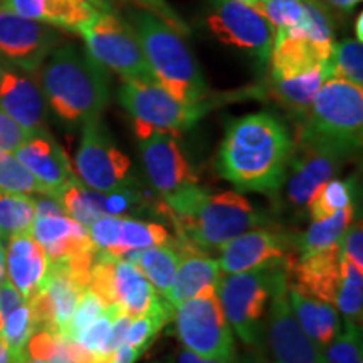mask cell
Returning <instances> with one entry per match:
<instances>
[{"label": "cell", "instance_id": "obj_1", "mask_svg": "<svg viewBox=\"0 0 363 363\" xmlns=\"http://www.w3.org/2000/svg\"><path fill=\"white\" fill-rule=\"evenodd\" d=\"M291 150V135L278 116L251 113L227 126L217 172L239 190L274 194L284 184Z\"/></svg>", "mask_w": 363, "mask_h": 363}, {"label": "cell", "instance_id": "obj_2", "mask_svg": "<svg viewBox=\"0 0 363 363\" xmlns=\"http://www.w3.org/2000/svg\"><path fill=\"white\" fill-rule=\"evenodd\" d=\"M162 207L174 222L182 244L202 252L220 249L239 234L264 224V216L242 194H212L199 184L165 195Z\"/></svg>", "mask_w": 363, "mask_h": 363}, {"label": "cell", "instance_id": "obj_3", "mask_svg": "<svg viewBox=\"0 0 363 363\" xmlns=\"http://www.w3.org/2000/svg\"><path fill=\"white\" fill-rule=\"evenodd\" d=\"M39 69L45 101L67 125L101 116L110 103L106 69L78 45H57Z\"/></svg>", "mask_w": 363, "mask_h": 363}, {"label": "cell", "instance_id": "obj_4", "mask_svg": "<svg viewBox=\"0 0 363 363\" xmlns=\"http://www.w3.org/2000/svg\"><path fill=\"white\" fill-rule=\"evenodd\" d=\"M130 19L153 79L180 101H206V78L182 34L143 9H133Z\"/></svg>", "mask_w": 363, "mask_h": 363}, {"label": "cell", "instance_id": "obj_5", "mask_svg": "<svg viewBox=\"0 0 363 363\" xmlns=\"http://www.w3.org/2000/svg\"><path fill=\"white\" fill-rule=\"evenodd\" d=\"M363 140V88L340 78L326 79L310 110L298 121L294 142H306L352 155Z\"/></svg>", "mask_w": 363, "mask_h": 363}, {"label": "cell", "instance_id": "obj_6", "mask_svg": "<svg viewBox=\"0 0 363 363\" xmlns=\"http://www.w3.org/2000/svg\"><path fill=\"white\" fill-rule=\"evenodd\" d=\"M283 266L256 267L234 274H220L217 283V296L240 342L247 347H259L266 308Z\"/></svg>", "mask_w": 363, "mask_h": 363}, {"label": "cell", "instance_id": "obj_7", "mask_svg": "<svg viewBox=\"0 0 363 363\" xmlns=\"http://www.w3.org/2000/svg\"><path fill=\"white\" fill-rule=\"evenodd\" d=\"M174 320L185 350L214 360L235 362L234 331L222 310L217 286L177 305Z\"/></svg>", "mask_w": 363, "mask_h": 363}, {"label": "cell", "instance_id": "obj_8", "mask_svg": "<svg viewBox=\"0 0 363 363\" xmlns=\"http://www.w3.org/2000/svg\"><path fill=\"white\" fill-rule=\"evenodd\" d=\"M76 34L81 35L86 52L98 65L115 71L123 81H155L135 29L111 7L81 26Z\"/></svg>", "mask_w": 363, "mask_h": 363}, {"label": "cell", "instance_id": "obj_9", "mask_svg": "<svg viewBox=\"0 0 363 363\" xmlns=\"http://www.w3.org/2000/svg\"><path fill=\"white\" fill-rule=\"evenodd\" d=\"M118 99L133 118L136 135L148 130L179 135L192 128L208 110L206 103L189 104L180 101L157 81L126 79L121 84Z\"/></svg>", "mask_w": 363, "mask_h": 363}, {"label": "cell", "instance_id": "obj_10", "mask_svg": "<svg viewBox=\"0 0 363 363\" xmlns=\"http://www.w3.org/2000/svg\"><path fill=\"white\" fill-rule=\"evenodd\" d=\"M74 174L86 187L101 194L118 192L135 185L130 158L113 142L101 116L83 123Z\"/></svg>", "mask_w": 363, "mask_h": 363}, {"label": "cell", "instance_id": "obj_11", "mask_svg": "<svg viewBox=\"0 0 363 363\" xmlns=\"http://www.w3.org/2000/svg\"><path fill=\"white\" fill-rule=\"evenodd\" d=\"M89 289L106 305H118L131 318L145 315L162 298L133 262L98 247L91 264Z\"/></svg>", "mask_w": 363, "mask_h": 363}, {"label": "cell", "instance_id": "obj_12", "mask_svg": "<svg viewBox=\"0 0 363 363\" xmlns=\"http://www.w3.org/2000/svg\"><path fill=\"white\" fill-rule=\"evenodd\" d=\"M207 27L220 43L266 61L274 29L254 6L239 0H214Z\"/></svg>", "mask_w": 363, "mask_h": 363}, {"label": "cell", "instance_id": "obj_13", "mask_svg": "<svg viewBox=\"0 0 363 363\" xmlns=\"http://www.w3.org/2000/svg\"><path fill=\"white\" fill-rule=\"evenodd\" d=\"M267 342L274 363H325L323 350L311 342L291 310L284 271L276 281L269 299Z\"/></svg>", "mask_w": 363, "mask_h": 363}, {"label": "cell", "instance_id": "obj_14", "mask_svg": "<svg viewBox=\"0 0 363 363\" xmlns=\"http://www.w3.org/2000/svg\"><path fill=\"white\" fill-rule=\"evenodd\" d=\"M59 43L61 34L54 27L0 6V57L35 72Z\"/></svg>", "mask_w": 363, "mask_h": 363}, {"label": "cell", "instance_id": "obj_15", "mask_svg": "<svg viewBox=\"0 0 363 363\" xmlns=\"http://www.w3.org/2000/svg\"><path fill=\"white\" fill-rule=\"evenodd\" d=\"M347 155L321 145L294 142L286 172V199L293 208L306 211L308 203L326 182L335 179Z\"/></svg>", "mask_w": 363, "mask_h": 363}, {"label": "cell", "instance_id": "obj_16", "mask_svg": "<svg viewBox=\"0 0 363 363\" xmlns=\"http://www.w3.org/2000/svg\"><path fill=\"white\" fill-rule=\"evenodd\" d=\"M136 136L140 140L145 174L162 197L197 184V175L182 152L175 135L162 130H148Z\"/></svg>", "mask_w": 363, "mask_h": 363}, {"label": "cell", "instance_id": "obj_17", "mask_svg": "<svg viewBox=\"0 0 363 363\" xmlns=\"http://www.w3.org/2000/svg\"><path fill=\"white\" fill-rule=\"evenodd\" d=\"M88 289L65 264H49L48 274L35 294L27 301L33 306L38 330L65 335L79 299Z\"/></svg>", "mask_w": 363, "mask_h": 363}, {"label": "cell", "instance_id": "obj_18", "mask_svg": "<svg viewBox=\"0 0 363 363\" xmlns=\"http://www.w3.org/2000/svg\"><path fill=\"white\" fill-rule=\"evenodd\" d=\"M33 74L0 57V110L34 135L45 131V98Z\"/></svg>", "mask_w": 363, "mask_h": 363}, {"label": "cell", "instance_id": "obj_19", "mask_svg": "<svg viewBox=\"0 0 363 363\" xmlns=\"http://www.w3.org/2000/svg\"><path fill=\"white\" fill-rule=\"evenodd\" d=\"M340 259L342 251L338 242L337 246L325 251L305 256H298L289 251L281 266L289 288L335 305L340 281Z\"/></svg>", "mask_w": 363, "mask_h": 363}, {"label": "cell", "instance_id": "obj_20", "mask_svg": "<svg viewBox=\"0 0 363 363\" xmlns=\"http://www.w3.org/2000/svg\"><path fill=\"white\" fill-rule=\"evenodd\" d=\"M94 247L121 257L136 249L157 246L170 240L167 227L131 216H103L88 225Z\"/></svg>", "mask_w": 363, "mask_h": 363}, {"label": "cell", "instance_id": "obj_21", "mask_svg": "<svg viewBox=\"0 0 363 363\" xmlns=\"http://www.w3.org/2000/svg\"><path fill=\"white\" fill-rule=\"evenodd\" d=\"M289 249L291 246H288V240L283 234L256 227L224 244L220 247L217 264L222 274L283 264Z\"/></svg>", "mask_w": 363, "mask_h": 363}, {"label": "cell", "instance_id": "obj_22", "mask_svg": "<svg viewBox=\"0 0 363 363\" xmlns=\"http://www.w3.org/2000/svg\"><path fill=\"white\" fill-rule=\"evenodd\" d=\"M13 155L19 158L51 197L76 177L65 150L51 135H48V131L30 135Z\"/></svg>", "mask_w": 363, "mask_h": 363}, {"label": "cell", "instance_id": "obj_23", "mask_svg": "<svg viewBox=\"0 0 363 363\" xmlns=\"http://www.w3.org/2000/svg\"><path fill=\"white\" fill-rule=\"evenodd\" d=\"M330 51L315 43L306 30H274L269 52L271 78H293L308 71L323 67Z\"/></svg>", "mask_w": 363, "mask_h": 363}, {"label": "cell", "instance_id": "obj_24", "mask_svg": "<svg viewBox=\"0 0 363 363\" xmlns=\"http://www.w3.org/2000/svg\"><path fill=\"white\" fill-rule=\"evenodd\" d=\"M0 6L27 19L72 33L110 9L106 0H0Z\"/></svg>", "mask_w": 363, "mask_h": 363}, {"label": "cell", "instance_id": "obj_25", "mask_svg": "<svg viewBox=\"0 0 363 363\" xmlns=\"http://www.w3.org/2000/svg\"><path fill=\"white\" fill-rule=\"evenodd\" d=\"M30 234L44 247L49 262L62 264L88 251H93L88 229L66 212L54 216H35Z\"/></svg>", "mask_w": 363, "mask_h": 363}, {"label": "cell", "instance_id": "obj_26", "mask_svg": "<svg viewBox=\"0 0 363 363\" xmlns=\"http://www.w3.org/2000/svg\"><path fill=\"white\" fill-rule=\"evenodd\" d=\"M49 257L30 233L9 238L6 249V271L9 281L22 296L30 299L39 289L49 269Z\"/></svg>", "mask_w": 363, "mask_h": 363}, {"label": "cell", "instance_id": "obj_27", "mask_svg": "<svg viewBox=\"0 0 363 363\" xmlns=\"http://www.w3.org/2000/svg\"><path fill=\"white\" fill-rule=\"evenodd\" d=\"M182 244V242H180ZM182 257L177 267L174 283L163 299L172 308L180 305L185 299L197 296L208 288H216L220 278V269L216 259H211L206 252L199 251L187 244H182Z\"/></svg>", "mask_w": 363, "mask_h": 363}, {"label": "cell", "instance_id": "obj_28", "mask_svg": "<svg viewBox=\"0 0 363 363\" xmlns=\"http://www.w3.org/2000/svg\"><path fill=\"white\" fill-rule=\"evenodd\" d=\"M288 299L299 326L311 338V342L325 352V348L337 337L342 323L340 313L333 303L321 301L288 286Z\"/></svg>", "mask_w": 363, "mask_h": 363}, {"label": "cell", "instance_id": "obj_29", "mask_svg": "<svg viewBox=\"0 0 363 363\" xmlns=\"http://www.w3.org/2000/svg\"><path fill=\"white\" fill-rule=\"evenodd\" d=\"M121 257L133 262L163 298L174 283L182 257V244L170 239L163 244H157V246L130 251Z\"/></svg>", "mask_w": 363, "mask_h": 363}, {"label": "cell", "instance_id": "obj_30", "mask_svg": "<svg viewBox=\"0 0 363 363\" xmlns=\"http://www.w3.org/2000/svg\"><path fill=\"white\" fill-rule=\"evenodd\" d=\"M326 79H330L328 62L323 67L293 78H271L272 96L299 121L310 110L313 99Z\"/></svg>", "mask_w": 363, "mask_h": 363}, {"label": "cell", "instance_id": "obj_31", "mask_svg": "<svg viewBox=\"0 0 363 363\" xmlns=\"http://www.w3.org/2000/svg\"><path fill=\"white\" fill-rule=\"evenodd\" d=\"M353 217H355V206L352 202L325 219L313 220L306 233L299 235L296 242L291 246L294 254L305 256V254L325 251V249L337 246L347 227L353 222Z\"/></svg>", "mask_w": 363, "mask_h": 363}, {"label": "cell", "instance_id": "obj_32", "mask_svg": "<svg viewBox=\"0 0 363 363\" xmlns=\"http://www.w3.org/2000/svg\"><path fill=\"white\" fill-rule=\"evenodd\" d=\"M335 306L343 315V321L362 325L363 311V269L357 267L342 254L340 259V281Z\"/></svg>", "mask_w": 363, "mask_h": 363}, {"label": "cell", "instance_id": "obj_33", "mask_svg": "<svg viewBox=\"0 0 363 363\" xmlns=\"http://www.w3.org/2000/svg\"><path fill=\"white\" fill-rule=\"evenodd\" d=\"M254 7L274 30H308L311 26L310 2L305 0H257Z\"/></svg>", "mask_w": 363, "mask_h": 363}, {"label": "cell", "instance_id": "obj_34", "mask_svg": "<svg viewBox=\"0 0 363 363\" xmlns=\"http://www.w3.org/2000/svg\"><path fill=\"white\" fill-rule=\"evenodd\" d=\"M34 216V199H30V195L9 194L0 190V239L30 233Z\"/></svg>", "mask_w": 363, "mask_h": 363}, {"label": "cell", "instance_id": "obj_35", "mask_svg": "<svg viewBox=\"0 0 363 363\" xmlns=\"http://www.w3.org/2000/svg\"><path fill=\"white\" fill-rule=\"evenodd\" d=\"M174 318V308L167 299L160 298L152 310L145 313V315L135 316L131 320L130 328L126 331L125 343L131 345V347L138 348L140 352H145L153 340L157 338L158 331H160L169 320Z\"/></svg>", "mask_w": 363, "mask_h": 363}, {"label": "cell", "instance_id": "obj_36", "mask_svg": "<svg viewBox=\"0 0 363 363\" xmlns=\"http://www.w3.org/2000/svg\"><path fill=\"white\" fill-rule=\"evenodd\" d=\"M330 78L350 81L363 86V43L358 39H345L335 43L328 59Z\"/></svg>", "mask_w": 363, "mask_h": 363}, {"label": "cell", "instance_id": "obj_37", "mask_svg": "<svg viewBox=\"0 0 363 363\" xmlns=\"http://www.w3.org/2000/svg\"><path fill=\"white\" fill-rule=\"evenodd\" d=\"M35 331H38V321H35L33 306L26 299L6 318L2 328H0V337L6 340L13 355L24 357L27 353V342Z\"/></svg>", "mask_w": 363, "mask_h": 363}, {"label": "cell", "instance_id": "obj_38", "mask_svg": "<svg viewBox=\"0 0 363 363\" xmlns=\"http://www.w3.org/2000/svg\"><path fill=\"white\" fill-rule=\"evenodd\" d=\"M0 190L19 195H48L38 179L12 152H0Z\"/></svg>", "mask_w": 363, "mask_h": 363}, {"label": "cell", "instance_id": "obj_39", "mask_svg": "<svg viewBox=\"0 0 363 363\" xmlns=\"http://www.w3.org/2000/svg\"><path fill=\"white\" fill-rule=\"evenodd\" d=\"M353 202V180L331 179L320 187V190L308 203L306 211L310 212L313 220L325 219L340 208L347 207Z\"/></svg>", "mask_w": 363, "mask_h": 363}, {"label": "cell", "instance_id": "obj_40", "mask_svg": "<svg viewBox=\"0 0 363 363\" xmlns=\"http://www.w3.org/2000/svg\"><path fill=\"white\" fill-rule=\"evenodd\" d=\"M325 363H363L362 326L343 321V328L325 348Z\"/></svg>", "mask_w": 363, "mask_h": 363}, {"label": "cell", "instance_id": "obj_41", "mask_svg": "<svg viewBox=\"0 0 363 363\" xmlns=\"http://www.w3.org/2000/svg\"><path fill=\"white\" fill-rule=\"evenodd\" d=\"M27 355L45 363H74L69 353V342L62 335L38 330L27 342Z\"/></svg>", "mask_w": 363, "mask_h": 363}, {"label": "cell", "instance_id": "obj_42", "mask_svg": "<svg viewBox=\"0 0 363 363\" xmlns=\"http://www.w3.org/2000/svg\"><path fill=\"white\" fill-rule=\"evenodd\" d=\"M120 311L121 308L118 305H108L96 320L91 321L86 328H83L78 335H76L72 342L79 343L81 347L86 348V350L98 355V363H103L104 348H106L108 338H110L111 323Z\"/></svg>", "mask_w": 363, "mask_h": 363}, {"label": "cell", "instance_id": "obj_43", "mask_svg": "<svg viewBox=\"0 0 363 363\" xmlns=\"http://www.w3.org/2000/svg\"><path fill=\"white\" fill-rule=\"evenodd\" d=\"M106 306V301H104L98 293H94L93 289L89 288L86 289L83 296L79 299V305L76 308L74 315L71 318L69 326H67L66 333L62 335V337L67 340H74L76 335H78L83 328H86L91 321L96 320Z\"/></svg>", "mask_w": 363, "mask_h": 363}, {"label": "cell", "instance_id": "obj_44", "mask_svg": "<svg viewBox=\"0 0 363 363\" xmlns=\"http://www.w3.org/2000/svg\"><path fill=\"white\" fill-rule=\"evenodd\" d=\"M123 2H130L136 6V9L152 12L153 16H157L158 19H162L182 35L189 34V26L185 24V21L174 11V7L167 0H123Z\"/></svg>", "mask_w": 363, "mask_h": 363}, {"label": "cell", "instance_id": "obj_45", "mask_svg": "<svg viewBox=\"0 0 363 363\" xmlns=\"http://www.w3.org/2000/svg\"><path fill=\"white\" fill-rule=\"evenodd\" d=\"M340 251L348 261L363 269V229L362 220L352 222L340 239Z\"/></svg>", "mask_w": 363, "mask_h": 363}, {"label": "cell", "instance_id": "obj_46", "mask_svg": "<svg viewBox=\"0 0 363 363\" xmlns=\"http://www.w3.org/2000/svg\"><path fill=\"white\" fill-rule=\"evenodd\" d=\"M26 128L13 121L6 111L0 110V152H16L29 136Z\"/></svg>", "mask_w": 363, "mask_h": 363}, {"label": "cell", "instance_id": "obj_47", "mask_svg": "<svg viewBox=\"0 0 363 363\" xmlns=\"http://www.w3.org/2000/svg\"><path fill=\"white\" fill-rule=\"evenodd\" d=\"M24 301L26 298L22 296L19 289H17L11 281L6 279L0 284V328H2L6 318Z\"/></svg>", "mask_w": 363, "mask_h": 363}, {"label": "cell", "instance_id": "obj_48", "mask_svg": "<svg viewBox=\"0 0 363 363\" xmlns=\"http://www.w3.org/2000/svg\"><path fill=\"white\" fill-rule=\"evenodd\" d=\"M140 357H142V352L138 348L131 347L128 343H121L115 352L110 353L104 363H136Z\"/></svg>", "mask_w": 363, "mask_h": 363}, {"label": "cell", "instance_id": "obj_49", "mask_svg": "<svg viewBox=\"0 0 363 363\" xmlns=\"http://www.w3.org/2000/svg\"><path fill=\"white\" fill-rule=\"evenodd\" d=\"M177 363H227V362L201 357V355H197V353L189 352V350H185V348H184V350L179 353V357H177Z\"/></svg>", "mask_w": 363, "mask_h": 363}, {"label": "cell", "instance_id": "obj_50", "mask_svg": "<svg viewBox=\"0 0 363 363\" xmlns=\"http://www.w3.org/2000/svg\"><path fill=\"white\" fill-rule=\"evenodd\" d=\"M27 353L24 357H16L12 353L9 345L6 343V340L0 337V363H22L26 360Z\"/></svg>", "mask_w": 363, "mask_h": 363}, {"label": "cell", "instance_id": "obj_51", "mask_svg": "<svg viewBox=\"0 0 363 363\" xmlns=\"http://www.w3.org/2000/svg\"><path fill=\"white\" fill-rule=\"evenodd\" d=\"M321 2L330 4V6L338 9V11L348 12V11H352V9H355L358 4L362 2V0H321Z\"/></svg>", "mask_w": 363, "mask_h": 363}, {"label": "cell", "instance_id": "obj_52", "mask_svg": "<svg viewBox=\"0 0 363 363\" xmlns=\"http://www.w3.org/2000/svg\"><path fill=\"white\" fill-rule=\"evenodd\" d=\"M7 271H6V251H4L2 242H0V284L6 281Z\"/></svg>", "mask_w": 363, "mask_h": 363}, {"label": "cell", "instance_id": "obj_53", "mask_svg": "<svg viewBox=\"0 0 363 363\" xmlns=\"http://www.w3.org/2000/svg\"><path fill=\"white\" fill-rule=\"evenodd\" d=\"M355 39L362 40L363 43V13H358L357 21H355Z\"/></svg>", "mask_w": 363, "mask_h": 363}, {"label": "cell", "instance_id": "obj_54", "mask_svg": "<svg viewBox=\"0 0 363 363\" xmlns=\"http://www.w3.org/2000/svg\"><path fill=\"white\" fill-rule=\"evenodd\" d=\"M234 363H267V362L264 360V358H261L257 355H247V357H244L242 360H238V358H235Z\"/></svg>", "mask_w": 363, "mask_h": 363}, {"label": "cell", "instance_id": "obj_55", "mask_svg": "<svg viewBox=\"0 0 363 363\" xmlns=\"http://www.w3.org/2000/svg\"><path fill=\"white\" fill-rule=\"evenodd\" d=\"M22 363H45V362H43V360H38V358H30L29 355L26 357V360L22 362Z\"/></svg>", "mask_w": 363, "mask_h": 363}, {"label": "cell", "instance_id": "obj_56", "mask_svg": "<svg viewBox=\"0 0 363 363\" xmlns=\"http://www.w3.org/2000/svg\"><path fill=\"white\" fill-rule=\"evenodd\" d=\"M152 363H174L172 358H165V360H157V362H152Z\"/></svg>", "mask_w": 363, "mask_h": 363}, {"label": "cell", "instance_id": "obj_57", "mask_svg": "<svg viewBox=\"0 0 363 363\" xmlns=\"http://www.w3.org/2000/svg\"><path fill=\"white\" fill-rule=\"evenodd\" d=\"M239 2H244V4H249V6H254V4H256L257 0H239Z\"/></svg>", "mask_w": 363, "mask_h": 363}, {"label": "cell", "instance_id": "obj_58", "mask_svg": "<svg viewBox=\"0 0 363 363\" xmlns=\"http://www.w3.org/2000/svg\"><path fill=\"white\" fill-rule=\"evenodd\" d=\"M305 2H316V0H305Z\"/></svg>", "mask_w": 363, "mask_h": 363}]
</instances>
